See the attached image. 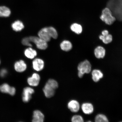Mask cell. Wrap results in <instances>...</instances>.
I'll use <instances>...</instances> for the list:
<instances>
[{
    "mask_svg": "<svg viewBox=\"0 0 122 122\" xmlns=\"http://www.w3.org/2000/svg\"><path fill=\"white\" fill-rule=\"evenodd\" d=\"M81 108L84 113L88 115L92 114L94 111L93 106L92 104L90 103H84L82 104Z\"/></svg>",
    "mask_w": 122,
    "mask_h": 122,
    "instance_id": "cell-13",
    "label": "cell"
},
{
    "mask_svg": "<svg viewBox=\"0 0 122 122\" xmlns=\"http://www.w3.org/2000/svg\"><path fill=\"white\" fill-rule=\"evenodd\" d=\"M95 121L96 122H109V120L104 114H99L96 116Z\"/></svg>",
    "mask_w": 122,
    "mask_h": 122,
    "instance_id": "cell-22",
    "label": "cell"
},
{
    "mask_svg": "<svg viewBox=\"0 0 122 122\" xmlns=\"http://www.w3.org/2000/svg\"><path fill=\"white\" fill-rule=\"evenodd\" d=\"M109 34V32L107 30H103L102 32V35L103 36H107Z\"/></svg>",
    "mask_w": 122,
    "mask_h": 122,
    "instance_id": "cell-26",
    "label": "cell"
},
{
    "mask_svg": "<svg viewBox=\"0 0 122 122\" xmlns=\"http://www.w3.org/2000/svg\"><path fill=\"white\" fill-rule=\"evenodd\" d=\"M24 53L26 57L30 59H34L37 54L36 50L31 48L26 49L25 50Z\"/></svg>",
    "mask_w": 122,
    "mask_h": 122,
    "instance_id": "cell-18",
    "label": "cell"
},
{
    "mask_svg": "<svg viewBox=\"0 0 122 122\" xmlns=\"http://www.w3.org/2000/svg\"><path fill=\"white\" fill-rule=\"evenodd\" d=\"M78 75L81 78L85 74H89L92 71V65L90 62L87 60H85L80 62L77 66Z\"/></svg>",
    "mask_w": 122,
    "mask_h": 122,
    "instance_id": "cell-2",
    "label": "cell"
},
{
    "mask_svg": "<svg viewBox=\"0 0 122 122\" xmlns=\"http://www.w3.org/2000/svg\"><path fill=\"white\" fill-rule=\"evenodd\" d=\"M0 91L4 93H7L10 95H14L16 92V89L13 87H10L7 84H4L0 86Z\"/></svg>",
    "mask_w": 122,
    "mask_h": 122,
    "instance_id": "cell-11",
    "label": "cell"
},
{
    "mask_svg": "<svg viewBox=\"0 0 122 122\" xmlns=\"http://www.w3.org/2000/svg\"><path fill=\"white\" fill-rule=\"evenodd\" d=\"M30 42L34 43L39 49L45 50L47 48L48 44L45 40L39 37L36 36H30L29 37Z\"/></svg>",
    "mask_w": 122,
    "mask_h": 122,
    "instance_id": "cell-3",
    "label": "cell"
},
{
    "mask_svg": "<svg viewBox=\"0 0 122 122\" xmlns=\"http://www.w3.org/2000/svg\"><path fill=\"white\" fill-rule=\"evenodd\" d=\"M41 80V77L37 73H34L31 76L28 78L27 83L29 85L32 86H36L39 85Z\"/></svg>",
    "mask_w": 122,
    "mask_h": 122,
    "instance_id": "cell-6",
    "label": "cell"
},
{
    "mask_svg": "<svg viewBox=\"0 0 122 122\" xmlns=\"http://www.w3.org/2000/svg\"><path fill=\"white\" fill-rule=\"evenodd\" d=\"M71 30L72 31L77 34H80L83 31V28L80 24L74 23L71 25Z\"/></svg>",
    "mask_w": 122,
    "mask_h": 122,
    "instance_id": "cell-20",
    "label": "cell"
},
{
    "mask_svg": "<svg viewBox=\"0 0 122 122\" xmlns=\"http://www.w3.org/2000/svg\"><path fill=\"white\" fill-rule=\"evenodd\" d=\"M11 14V10L9 7L5 6H0V17H9Z\"/></svg>",
    "mask_w": 122,
    "mask_h": 122,
    "instance_id": "cell-16",
    "label": "cell"
},
{
    "mask_svg": "<svg viewBox=\"0 0 122 122\" xmlns=\"http://www.w3.org/2000/svg\"><path fill=\"white\" fill-rule=\"evenodd\" d=\"M14 67L15 70L17 72H22L26 70L27 66L24 61L20 60L15 63Z\"/></svg>",
    "mask_w": 122,
    "mask_h": 122,
    "instance_id": "cell-14",
    "label": "cell"
},
{
    "mask_svg": "<svg viewBox=\"0 0 122 122\" xmlns=\"http://www.w3.org/2000/svg\"><path fill=\"white\" fill-rule=\"evenodd\" d=\"M33 67L35 71H41L44 67V62L42 59L37 58L35 59L32 62Z\"/></svg>",
    "mask_w": 122,
    "mask_h": 122,
    "instance_id": "cell-8",
    "label": "cell"
},
{
    "mask_svg": "<svg viewBox=\"0 0 122 122\" xmlns=\"http://www.w3.org/2000/svg\"><path fill=\"white\" fill-rule=\"evenodd\" d=\"M48 28L51 38L57 39L58 36V33L56 29L52 27H48Z\"/></svg>",
    "mask_w": 122,
    "mask_h": 122,
    "instance_id": "cell-23",
    "label": "cell"
},
{
    "mask_svg": "<svg viewBox=\"0 0 122 122\" xmlns=\"http://www.w3.org/2000/svg\"><path fill=\"white\" fill-rule=\"evenodd\" d=\"M11 27L14 31H20L24 28V24L21 21L17 20L15 21L12 24Z\"/></svg>",
    "mask_w": 122,
    "mask_h": 122,
    "instance_id": "cell-17",
    "label": "cell"
},
{
    "mask_svg": "<svg viewBox=\"0 0 122 122\" xmlns=\"http://www.w3.org/2000/svg\"><path fill=\"white\" fill-rule=\"evenodd\" d=\"M56 88L48 82L46 83L43 90L46 97L50 98L54 96Z\"/></svg>",
    "mask_w": 122,
    "mask_h": 122,
    "instance_id": "cell-5",
    "label": "cell"
},
{
    "mask_svg": "<svg viewBox=\"0 0 122 122\" xmlns=\"http://www.w3.org/2000/svg\"><path fill=\"white\" fill-rule=\"evenodd\" d=\"M100 19L107 25H112L116 20L110 9L107 7L105 8L102 10Z\"/></svg>",
    "mask_w": 122,
    "mask_h": 122,
    "instance_id": "cell-1",
    "label": "cell"
},
{
    "mask_svg": "<svg viewBox=\"0 0 122 122\" xmlns=\"http://www.w3.org/2000/svg\"><path fill=\"white\" fill-rule=\"evenodd\" d=\"M92 77L93 81L95 82L99 81L103 77V74L102 71L98 69L93 70L92 72Z\"/></svg>",
    "mask_w": 122,
    "mask_h": 122,
    "instance_id": "cell-15",
    "label": "cell"
},
{
    "mask_svg": "<svg viewBox=\"0 0 122 122\" xmlns=\"http://www.w3.org/2000/svg\"><path fill=\"white\" fill-rule=\"evenodd\" d=\"M61 49L63 51H68L72 49V45L71 42L67 40H65L60 44Z\"/></svg>",
    "mask_w": 122,
    "mask_h": 122,
    "instance_id": "cell-19",
    "label": "cell"
},
{
    "mask_svg": "<svg viewBox=\"0 0 122 122\" xmlns=\"http://www.w3.org/2000/svg\"><path fill=\"white\" fill-rule=\"evenodd\" d=\"M39 37L47 42L50 41L51 37L50 36L48 27L43 28L38 33Z\"/></svg>",
    "mask_w": 122,
    "mask_h": 122,
    "instance_id": "cell-7",
    "label": "cell"
},
{
    "mask_svg": "<svg viewBox=\"0 0 122 122\" xmlns=\"http://www.w3.org/2000/svg\"><path fill=\"white\" fill-rule=\"evenodd\" d=\"M7 73V71L5 70H3L0 72V75L1 76H4Z\"/></svg>",
    "mask_w": 122,
    "mask_h": 122,
    "instance_id": "cell-27",
    "label": "cell"
},
{
    "mask_svg": "<svg viewBox=\"0 0 122 122\" xmlns=\"http://www.w3.org/2000/svg\"><path fill=\"white\" fill-rule=\"evenodd\" d=\"M67 106L68 109L73 112H78L80 108V103L76 100L70 101L68 104Z\"/></svg>",
    "mask_w": 122,
    "mask_h": 122,
    "instance_id": "cell-10",
    "label": "cell"
},
{
    "mask_svg": "<svg viewBox=\"0 0 122 122\" xmlns=\"http://www.w3.org/2000/svg\"></svg>",
    "mask_w": 122,
    "mask_h": 122,
    "instance_id": "cell-28",
    "label": "cell"
},
{
    "mask_svg": "<svg viewBox=\"0 0 122 122\" xmlns=\"http://www.w3.org/2000/svg\"><path fill=\"white\" fill-rule=\"evenodd\" d=\"M106 51L105 48L101 46H98L94 50V54L97 59H103L106 56Z\"/></svg>",
    "mask_w": 122,
    "mask_h": 122,
    "instance_id": "cell-9",
    "label": "cell"
},
{
    "mask_svg": "<svg viewBox=\"0 0 122 122\" xmlns=\"http://www.w3.org/2000/svg\"><path fill=\"white\" fill-rule=\"evenodd\" d=\"M34 90L29 87L24 88L22 94L23 101L25 103L28 102L31 100L32 94L34 93Z\"/></svg>",
    "mask_w": 122,
    "mask_h": 122,
    "instance_id": "cell-4",
    "label": "cell"
},
{
    "mask_svg": "<svg viewBox=\"0 0 122 122\" xmlns=\"http://www.w3.org/2000/svg\"><path fill=\"white\" fill-rule=\"evenodd\" d=\"M31 42L29 37L24 38L23 39L22 41L23 45L29 47L32 46V45L30 43Z\"/></svg>",
    "mask_w": 122,
    "mask_h": 122,
    "instance_id": "cell-25",
    "label": "cell"
},
{
    "mask_svg": "<svg viewBox=\"0 0 122 122\" xmlns=\"http://www.w3.org/2000/svg\"><path fill=\"white\" fill-rule=\"evenodd\" d=\"M99 38L100 40L106 45L111 43L113 41V36L111 34H109L106 36L100 35L99 36Z\"/></svg>",
    "mask_w": 122,
    "mask_h": 122,
    "instance_id": "cell-21",
    "label": "cell"
},
{
    "mask_svg": "<svg viewBox=\"0 0 122 122\" xmlns=\"http://www.w3.org/2000/svg\"><path fill=\"white\" fill-rule=\"evenodd\" d=\"M71 121L72 122H83L84 120L81 116L76 115L73 116L71 118Z\"/></svg>",
    "mask_w": 122,
    "mask_h": 122,
    "instance_id": "cell-24",
    "label": "cell"
},
{
    "mask_svg": "<svg viewBox=\"0 0 122 122\" xmlns=\"http://www.w3.org/2000/svg\"><path fill=\"white\" fill-rule=\"evenodd\" d=\"M45 120V116L41 111L36 110L33 111L32 122H43Z\"/></svg>",
    "mask_w": 122,
    "mask_h": 122,
    "instance_id": "cell-12",
    "label": "cell"
}]
</instances>
